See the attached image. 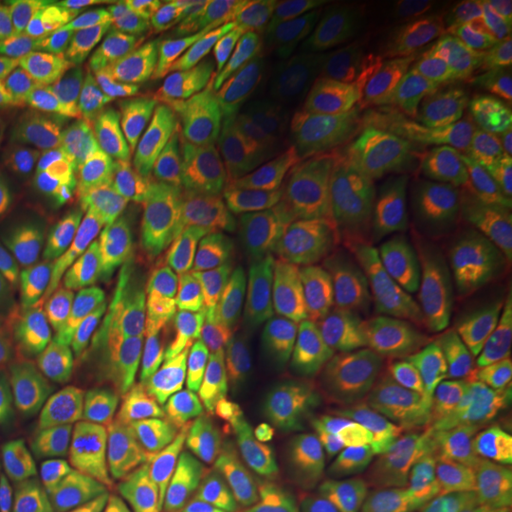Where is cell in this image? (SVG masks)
<instances>
[{
  "label": "cell",
  "mask_w": 512,
  "mask_h": 512,
  "mask_svg": "<svg viewBox=\"0 0 512 512\" xmlns=\"http://www.w3.org/2000/svg\"><path fill=\"white\" fill-rule=\"evenodd\" d=\"M365 374L304 363L287 408L283 492L296 512L319 511L355 475Z\"/></svg>",
  "instance_id": "obj_1"
},
{
  "label": "cell",
  "mask_w": 512,
  "mask_h": 512,
  "mask_svg": "<svg viewBox=\"0 0 512 512\" xmlns=\"http://www.w3.org/2000/svg\"><path fill=\"white\" fill-rule=\"evenodd\" d=\"M332 211L361 234L368 281L389 291H418L437 279L446 234L425 165L376 200Z\"/></svg>",
  "instance_id": "obj_2"
},
{
  "label": "cell",
  "mask_w": 512,
  "mask_h": 512,
  "mask_svg": "<svg viewBox=\"0 0 512 512\" xmlns=\"http://www.w3.org/2000/svg\"><path fill=\"white\" fill-rule=\"evenodd\" d=\"M363 372L372 384L439 391L454 372V348L429 289L389 291L363 283Z\"/></svg>",
  "instance_id": "obj_3"
},
{
  "label": "cell",
  "mask_w": 512,
  "mask_h": 512,
  "mask_svg": "<svg viewBox=\"0 0 512 512\" xmlns=\"http://www.w3.org/2000/svg\"><path fill=\"white\" fill-rule=\"evenodd\" d=\"M401 454L418 465L469 463L475 444L440 391L366 382L355 473L374 454Z\"/></svg>",
  "instance_id": "obj_4"
},
{
  "label": "cell",
  "mask_w": 512,
  "mask_h": 512,
  "mask_svg": "<svg viewBox=\"0 0 512 512\" xmlns=\"http://www.w3.org/2000/svg\"><path fill=\"white\" fill-rule=\"evenodd\" d=\"M355 255L357 241L348 220L329 207L311 215L270 298L266 329L277 348L291 355L300 351L313 315Z\"/></svg>",
  "instance_id": "obj_5"
},
{
  "label": "cell",
  "mask_w": 512,
  "mask_h": 512,
  "mask_svg": "<svg viewBox=\"0 0 512 512\" xmlns=\"http://www.w3.org/2000/svg\"><path fill=\"white\" fill-rule=\"evenodd\" d=\"M471 234L446 238L435 279L440 313L454 348V370L512 338V298L476 262Z\"/></svg>",
  "instance_id": "obj_6"
},
{
  "label": "cell",
  "mask_w": 512,
  "mask_h": 512,
  "mask_svg": "<svg viewBox=\"0 0 512 512\" xmlns=\"http://www.w3.org/2000/svg\"><path fill=\"white\" fill-rule=\"evenodd\" d=\"M427 145L429 126L420 116L406 118L380 139L344 145L332 154L308 198L329 209L376 200L416 173Z\"/></svg>",
  "instance_id": "obj_7"
},
{
  "label": "cell",
  "mask_w": 512,
  "mask_h": 512,
  "mask_svg": "<svg viewBox=\"0 0 512 512\" xmlns=\"http://www.w3.org/2000/svg\"><path fill=\"white\" fill-rule=\"evenodd\" d=\"M122 253L109 239L61 224L46 230L21 262V285L92 302L120 293Z\"/></svg>",
  "instance_id": "obj_8"
},
{
  "label": "cell",
  "mask_w": 512,
  "mask_h": 512,
  "mask_svg": "<svg viewBox=\"0 0 512 512\" xmlns=\"http://www.w3.org/2000/svg\"><path fill=\"white\" fill-rule=\"evenodd\" d=\"M317 116V86L302 82L270 97L236 124L205 139L228 160L275 169L293 164L310 145Z\"/></svg>",
  "instance_id": "obj_9"
},
{
  "label": "cell",
  "mask_w": 512,
  "mask_h": 512,
  "mask_svg": "<svg viewBox=\"0 0 512 512\" xmlns=\"http://www.w3.org/2000/svg\"><path fill=\"white\" fill-rule=\"evenodd\" d=\"M512 179V114L448 165L431 186L444 234L473 232L482 211Z\"/></svg>",
  "instance_id": "obj_10"
},
{
  "label": "cell",
  "mask_w": 512,
  "mask_h": 512,
  "mask_svg": "<svg viewBox=\"0 0 512 512\" xmlns=\"http://www.w3.org/2000/svg\"><path fill=\"white\" fill-rule=\"evenodd\" d=\"M188 268L196 291L228 321L260 323L262 300L239 247V224L228 217L205 220L190 239Z\"/></svg>",
  "instance_id": "obj_11"
},
{
  "label": "cell",
  "mask_w": 512,
  "mask_h": 512,
  "mask_svg": "<svg viewBox=\"0 0 512 512\" xmlns=\"http://www.w3.org/2000/svg\"><path fill=\"white\" fill-rule=\"evenodd\" d=\"M315 202L308 196H266L239 203V247L262 304L306 234Z\"/></svg>",
  "instance_id": "obj_12"
},
{
  "label": "cell",
  "mask_w": 512,
  "mask_h": 512,
  "mask_svg": "<svg viewBox=\"0 0 512 512\" xmlns=\"http://www.w3.org/2000/svg\"><path fill=\"white\" fill-rule=\"evenodd\" d=\"M118 296L128 304L152 348L156 336L200 294L183 251L158 238L124 262Z\"/></svg>",
  "instance_id": "obj_13"
},
{
  "label": "cell",
  "mask_w": 512,
  "mask_h": 512,
  "mask_svg": "<svg viewBox=\"0 0 512 512\" xmlns=\"http://www.w3.org/2000/svg\"><path fill=\"white\" fill-rule=\"evenodd\" d=\"M38 133L78 169L97 173L114 164L148 131L133 120L129 110L67 103L38 118Z\"/></svg>",
  "instance_id": "obj_14"
},
{
  "label": "cell",
  "mask_w": 512,
  "mask_h": 512,
  "mask_svg": "<svg viewBox=\"0 0 512 512\" xmlns=\"http://www.w3.org/2000/svg\"><path fill=\"white\" fill-rule=\"evenodd\" d=\"M158 401L164 421L186 423L209 452L236 439L256 408L255 399L232 384L222 370L179 380L160 391Z\"/></svg>",
  "instance_id": "obj_15"
},
{
  "label": "cell",
  "mask_w": 512,
  "mask_h": 512,
  "mask_svg": "<svg viewBox=\"0 0 512 512\" xmlns=\"http://www.w3.org/2000/svg\"><path fill=\"white\" fill-rule=\"evenodd\" d=\"M287 76L256 71L224 59L213 69L202 90L192 97L179 118L184 145H196L236 124L243 116L266 103Z\"/></svg>",
  "instance_id": "obj_16"
},
{
  "label": "cell",
  "mask_w": 512,
  "mask_h": 512,
  "mask_svg": "<svg viewBox=\"0 0 512 512\" xmlns=\"http://www.w3.org/2000/svg\"><path fill=\"white\" fill-rule=\"evenodd\" d=\"M230 321L202 296L192 300L154 340L156 393L188 376L222 370Z\"/></svg>",
  "instance_id": "obj_17"
},
{
  "label": "cell",
  "mask_w": 512,
  "mask_h": 512,
  "mask_svg": "<svg viewBox=\"0 0 512 512\" xmlns=\"http://www.w3.org/2000/svg\"><path fill=\"white\" fill-rule=\"evenodd\" d=\"M2 484L25 512H80L88 463L71 448L50 446L12 463Z\"/></svg>",
  "instance_id": "obj_18"
},
{
  "label": "cell",
  "mask_w": 512,
  "mask_h": 512,
  "mask_svg": "<svg viewBox=\"0 0 512 512\" xmlns=\"http://www.w3.org/2000/svg\"><path fill=\"white\" fill-rule=\"evenodd\" d=\"M304 361L277 348L260 323L230 321L222 372L256 403H289Z\"/></svg>",
  "instance_id": "obj_19"
},
{
  "label": "cell",
  "mask_w": 512,
  "mask_h": 512,
  "mask_svg": "<svg viewBox=\"0 0 512 512\" xmlns=\"http://www.w3.org/2000/svg\"><path fill=\"white\" fill-rule=\"evenodd\" d=\"M158 29L160 21L131 18L114 4H105L74 23L52 55L50 67L67 76L99 71L143 44Z\"/></svg>",
  "instance_id": "obj_20"
},
{
  "label": "cell",
  "mask_w": 512,
  "mask_h": 512,
  "mask_svg": "<svg viewBox=\"0 0 512 512\" xmlns=\"http://www.w3.org/2000/svg\"><path fill=\"white\" fill-rule=\"evenodd\" d=\"M363 298L357 260H353L330 291L306 330L313 363L363 372Z\"/></svg>",
  "instance_id": "obj_21"
},
{
  "label": "cell",
  "mask_w": 512,
  "mask_h": 512,
  "mask_svg": "<svg viewBox=\"0 0 512 512\" xmlns=\"http://www.w3.org/2000/svg\"><path fill=\"white\" fill-rule=\"evenodd\" d=\"M196 484L202 512L262 511L266 478L256 440L239 433L224 448L211 452Z\"/></svg>",
  "instance_id": "obj_22"
},
{
  "label": "cell",
  "mask_w": 512,
  "mask_h": 512,
  "mask_svg": "<svg viewBox=\"0 0 512 512\" xmlns=\"http://www.w3.org/2000/svg\"><path fill=\"white\" fill-rule=\"evenodd\" d=\"M471 54L473 50L469 44H459L429 59H423L399 80H395L389 88H385L384 92L370 103V107L363 110L359 118L344 129V133L338 139V145L368 143L391 133L418 109L431 86L442 74L454 69Z\"/></svg>",
  "instance_id": "obj_23"
},
{
  "label": "cell",
  "mask_w": 512,
  "mask_h": 512,
  "mask_svg": "<svg viewBox=\"0 0 512 512\" xmlns=\"http://www.w3.org/2000/svg\"><path fill=\"white\" fill-rule=\"evenodd\" d=\"M165 439V421L141 423L114 444L93 478L86 512H122L141 492Z\"/></svg>",
  "instance_id": "obj_24"
},
{
  "label": "cell",
  "mask_w": 512,
  "mask_h": 512,
  "mask_svg": "<svg viewBox=\"0 0 512 512\" xmlns=\"http://www.w3.org/2000/svg\"><path fill=\"white\" fill-rule=\"evenodd\" d=\"M433 54L420 52L410 55L401 63L378 71V73L361 74L355 78H340L329 80L317 88V116L315 128L311 135L310 145L306 148V158H321L327 156L338 147V139L353 120L359 118L370 103L389 88L395 80L404 73L416 67L423 59H429Z\"/></svg>",
  "instance_id": "obj_25"
},
{
  "label": "cell",
  "mask_w": 512,
  "mask_h": 512,
  "mask_svg": "<svg viewBox=\"0 0 512 512\" xmlns=\"http://www.w3.org/2000/svg\"><path fill=\"white\" fill-rule=\"evenodd\" d=\"M512 114V65H490L473 88L465 107L439 147L431 148L425 162V179L435 183L465 148Z\"/></svg>",
  "instance_id": "obj_26"
},
{
  "label": "cell",
  "mask_w": 512,
  "mask_h": 512,
  "mask_svg": "<svg viewBox=\"0 0 512 512\" xmlns=\"http://www.w3.org/2000/svg\"><path fill=\"white\" fill-rule=\"evenodd\" d=\"M167 160V141L160 131H154L137 139L114 164L97 171V177L116 196V200L133 217L141 220L154 238L164 236L156 217V202Z\"/></svg>",
  "instance_id": "obj_27"
},
{
  "label": "cell",
  "mask_w": 512,
  "mask_h": 512,
  "mask_svg": "<svg viewBox=\"0 0 512 512\" xmlns=\"http://www.w3.org/2000/svg\"><path fill=\"white\" fill-rule=\"evenodd\" d=\"M222 57V46L194 54L167 57L148 63L141 88L129 105V114L148 133L160 131L175 116L184 99L194 92L203 76Z\"/></svg>",
  "instance_id": "obj_28"
},
{
  "label": "cell",
  "mask_w": 512,
  "mask_h": 512,
  "mask_svg": "<svg viewBox=\"0 0 512 512\" xmlns=\"http://www.w3.org/2000/svg\"><path fill=\"white\" fill-rule=\"evenodd\" d=\"M224 202L226 198L211 190L200 177L186 148L175 145L156 202V217L165 239L184 251L209 213Z\"/></svg>",
  "instance_id": "obj_29"
},
{
  "label": "cell",
  "mask_w": 512,
  "mask_h": 512,
  "mask_svg": "<svg viewBox=\"0 0 512 512\" xmlns=\"http://www.w3.org/2000/svg\"><path fill=\"white\" fill-rule=\"evenodd\" d=\"M494 0H421L397 27L393 48L397 63L410 55L429 52L437 55L465 44L476 21Z\"/></svg>",
  "instance_id": "obj_30"
},
{
  "label": "cell",
  "mask_w": 512,
  "mask_h": 512,
  "mask_svg": "<svg viewBox=\"0 0 512 512\" xmlns=\"http://www.w3.org/2000/svg\"><path fill=\"white\" fill-rule=\"evenodd\" d=\"M73 344H90L131 370L150 378L154 374L147 334L118 294L84 302L74 325Z\"/></svg>",
  "instance_id": "obj_31"
},
{
  "label": "cell",
  "mask_w": 512,
  "mask_h": 512,
  "mask_svg": "<svg viewBox=\"0 0 512 512\" xmlns=\"http://www.w3.org/2000/svg\"><path fill=\"white\" fill-rule=\"evenodd\" d=\"M82 304L65 294L23 287L4 310L10 332L27 348L52 353L65 344Z\"/></svg>",
  "instance_id": "obj_32"
},
{
  "label": "cell",
  "mask_w": 512,
  "mask_h": 512,
  "mask_svg": "<svg viewBox=\"0 0 512 512\" xmlns=\"http://www.w3.org/2000/svg\"><path fill=\"white\" fill-rule=\"evenodd\" d=\"M207 446L183 421H175L165 435L145 486L122 512H162L198 469Z\"/></svg>",
  "instance_id": "obj_33"
},
{
  "label": "cell",
  "mask_w": 512,
  "mask_h": 512,
  "mask_svg": "<svg viewBox=\"0 0 512 512\" xmlns=\"http://www.w3.org/2000/svg\"><path fill=\"white\" fill-rule=\"evenodd\" d=\"M107 2L97 0H27L16 4L19 29L25 44L27 67L37 71L50 65L61 40L78 19L86 18Z\"/></svg>",
  "instance_id": "obj_34"
},
{
  "label": "cell",
  "mask_w": 512,
  "mask_h": 512,
  "mask_svg": "<svg viewBox=\"0 0 512 512\" xmlns=\"http://www.w3.org/2000/svg\"><path fill=\"white\" fill-rule=\"evenodd\" d=\"M50 207L69 219L86 224L105 226L133 236H154L141 220L133 217L116 200V196L97 177V173L90 171L80 169L61 184Z\"/></svg>",
  "instance_id": "obj_35"
},
{
  "label": "cell",
  "mask_w": 512,
  "mask_h": 512,
  "mask_svg": "<svg viewBox=\"0 0 512 512\" xmlns=\"http://www.w3.org/2000/svg\"><path fill=\"white\" fill-rule=\"evenodd\" d=\"M4 165L23 198V209L35 211L50 207L61 184L80 171L40 133L33 135Z\"/></svg>",
  "instance_id": "obj_36"
},
{
  "label": "cell",
  "mask_w": 512,
  "mask_h": 512,
  "mask_svg": "<svg viewBox=\"0 0 512 512\" xmlns=\"http://www.w3.org/2000/svg\"><path fill=\"white\" fill-rule=\"evenodd\" d=\"M382 4L384 2L374 0H348L323 10L300 38V50L308 63L321 65L359 46L365 38L368 19L382 8Z\"/></svg>",
  "instance_id": "obj_37"
},
{
  "label": "cell",
  "mask_w": 512,
  "mask_h": 512,
  "mask_svg": "<svg viewBox=\"0 0 512 512\" xmlns=\"http://www.w3.org/2000/svg\"><path fill=\"white\" fill-rule=\"evenodd\" d=\"M420 467L401 454H374L342 486L332 512H391L404 475Z\"/></svg>",
  "instance_id": "obj_38"
},
{
  "label": "cell",
  "mask_w": 512,
  "mask_h": 512,
  "mask_svg": "<svg viewBox=\"0 0 512 512\" xmlns=\"http://www.w3.org/2000/svg\"><path fill=\"white\" fill-rule=\"evenodd\" d=\"M69 370L76 382L109 397L118 412L139 403L152 382L150 376L110 359L90 344H71Z\"/></svg>",
  "instance_id": "obj_39"
},
{
  "label": "cell",
  "mask_w": 512,
  "mask_h": 512,
  "mask_svg": "<svg viewBox=\"0 0 512 512\" xmlns=\"http://www.w3.org/2000/svg\"><path fill=\"white\" fill-rule=\"evenodd\" d=\"M446 387L450 406L465 429L512 425V378L450 376Z\"/></svg>",
  "instance_id": "obj_40"
},
{
  "label": "cell",
  "mask_w": 512,
  "mask_h": 512,
  "mask_svg": "<svg viewBox=\"0 0 512 512\" xmlns=\"http://www.w3.org/2000/svg\"><path fill=\"white\" fill-rule=\"evenodd\" d=\"M469 488L446 465H421L397 486L391 512H463Z\"/></svg>",
  "instance_id": "obj_41"
},
{
  "label": "cell",
  "mask_w": 512,
  "mask_h": 512,
  "mask_svg": "<svg viewBox=\"0 0 512 512\" xmlns=\"http://www.w3.org/2000/svg\"><path fill=\"white\" fill-rule=\"evenodd\" d=\"M78 76H67L50 65L0 82V109L25 118H35L76 103Z\"/></svg>",
  "instance_id": "obj_42"
},
{
  "label": "cell",
  "mask_w": 512,
  "mask_h": 512,
  "mask_svg": "<svg viewBox=\"0 0 512 512\" xmlns=\"http://www.w3.org/2000/svg\"><path fill=\"white\" fill-rule=\"evenodd\" d=\"M188 156L205 184L226 200L230 196H251L272 190L277 184L275 169L247 167L228 160L209 141L188 147Z\"/></svg>",
  "instance_id": "obj_43"
},
{
  "label": "cell",
  "mask_w": 512,
  "mask_h": 512,
  "mask_svg": "<svg viewBox=\"0 0 512 512\" xmlns=\"http://www.w3.org/2000/svg\"><path fill=\"white\" fill-rule=\"evenodd\" d=\"M300 55L298 40L277 33L262 19L256 18L236 37L222 42V57L256 71L279 73Z\"/></svg>",
  "instance_id": "obj_44"
},
{
  "label": "cell",
  "mask_w": 512,
  "mask_h": 512,
  "mask_svg": "<svg viewBox=\"0 0 512 512\" xmlns=\"http://www.w3.org/2000/svg\"><path fill=\"white\" fill-rule=\"evenodd\" d=\"M488 67L490 63L484 57L471 54L454 69L442 74L431 86L425 101L433 126V148L439 147L448 131L456 124L478 78Z\"/></svg>",
  "instance_id": "obj_45"
},
{
  "label": "cell",
  "mask_w": 512,
  "mask_h": 512,
  "mask_svg": "<svg viewBox=\"0 0 512 512\" xmlns=\"http://www.w3.org/2000/svg\"><path fill=\"white\" fill-rule=\"evenodd\" d=\"M147 69L148 63L145 61L116 59L99 71L82 74L78 76L76 84V103L103 109L129 110Z\"/></svg>",
  "instance_id": "obj_46"
},
{
  "label": "cell",
  "mask_w": 512,
  "mask_h": 512,
  "mask_svg": "<svg viewBox=\"0 0 512 512\" xmlns=\"http://www.w3.org/2000/svg\"><path fill=\"white\" fill-rule=\"evenodd\" d=\"M213 46H222V35L215 19H184L158 29L152 37H148L143 44H139L128 54L122 55L120 59L152 63L167 57L194 54Z\"/></svg>",
  "instance_id": "obj_47"
},
{
  "label": "cell",
  "mask_w": 512,
  "mask_h": 512,
  "mask_svg": "<svg viewBox=\"0 0 512 512\" xmlns=\"http://www.w3.org/2000/svg\"><path fill=\"white\" fill-rule=\"evenodd\" d=\"M478 469L494 511L512 512V425L480 433Z\"/></svg>",
  "instance_id": "obj_48"
},
{
  "label": "cell",
  "mask_w": 512,
  "mask_h": 512,
  "mask_svg": "<svg viewBox=\"0 0 512 512\" xmlns=\"http://www.w3.org/2000/svg\"><path fill=\"white\" fill-rule=\"evenodd\" d=\"M473 54L484 57L490 65H512V0H494L492 8L476 21L467 42Z\"/></svg>",
  "instance_id": "obj_49"
},
{
  "label": "cell",
  "mask_w": 512,
  "mask_h": 512,
  "mask_svg": "<svg viewBox=\"0 0 512 512\" xmlns=\"http://www.w3.org/2000/svg\"><path fill=\"white\" fill-rule=\"evenodd\" d=\"M258 18L277 33L300 40L325 10L317 0H253Z\"/></svg>",
  "instance_id": "obj_50"
},
{
  "label": "cell",
  "mask_w": 512,
  "mask_h": 512,
  "mask_svg": "<svg viewBox=\"0 0 512 512\" xmlns=\"http://www.w3.org/2000/svg\"><path fill=\"white\" fill-rule=\"evenodd\" d=\"M471 251L480 268L488 274L495 285L512 298V251L495 238L494 234L480 226L471 234Z\"/></svg>",
  "instance_id": "obj_51"
},
{
  "label": "cell",
  "mask_w": 512,
  "mask_h": 512,
  "mask_svg": "<svg viewBox=\"0 0 512 512\" xmlns=\"http://www.w3.org/2000/svg\"><path fill=\"white\" fill-rule=\"evenodd\" d=\"M27 67L25 44L19 29L18 14L0 8V82L23 73Z\"/></svg>",
  "instance_id": "obj_52"
},
{
  "label": "cell",
  "mask_w": 512,
  "mask_h": 512,
  "mask_svg": "<svg viewBox=\"0 0 512 512\" xmlns=\"http://www.w3.org/2000/svg\"><path fill=\"white\" fill-rule=\"evenodd\" d=\"M25 404V391L18 368L0 344V435L18 421Z\"/></svg>",
  "instance_id": "obj_53"
},
{
  "label": "cell",
  "mask_w": 512,
  "mask_h": 512,
  "mask_svg": "<svg viewBox=\"0 0 512 512\" xmlns=\"http://www.w3.org/2000/svg\"><path fill=\"white\" fill-rule=\"evenodd\" d=\"M232 2H222V0H126L114 4L116 10L128 14L131 18L160 19L169 16V14H179L184 10H198V8H224L230 6Z\"/></svg>",
  "instance_id": "obj_54"
},
{
  "label": "cell",
  "mask_w": 512,
  "mask_h": 512,
  "mask_svg": "<svg viewBox=\"0 0 512 512\" xmlns=\"http://www.w3.org/2000/svg\"><path fill=\"white\" fill-rule=\"evenodd\" d=\"M38 133V120L0 110V162L6 164L19 148Z\"/></svg>",
  "instance_id": "obj_55"
},
{
  "label": "cell",
  "mask_w": 512,
  "mask_h": 512,
  "mask_svg": "<svg viewBox=\"0 0 512 512\" xmlns=\"http://www.w3.org/2000/svg\"><path fill=\"white\" fill-rule=\"evenodd\" d=\"M452 376H478V378H512V338L503 346L478 357L467 365L459 366Z\"/></svg>",
  "instance_id": "obj_56"
},
{
  "label": "cell",
  "mask_w": 512,
  "mask_h": 512,
  "mask_svg": "<svg viewBox=\"0 0 512 512\" xmlns=\"http://www.w3.org/2000/svg\"><path fill=\"white\" fill-rule=\"evenodd\" d=\"M484 228H488L495 238L505 243L512 251V202L495 207Z\"/></svg>",
  "instance_id": "obj_57"
},
{
  "label": "cell",
  "mask_w": 512,
  "mask_h": 512,
  "mask_svg": "<svg viewBox=\"0 0 512 512\" xmlns=\"http://www.w3.org/2000/svg\"><path fill=\"white\" fill-rule=\"evenodd\" d=\"M162 512H202L196 480H188L179 490V494L175 495V499Z\"/></svg>",
  "instance_id": "obj_58"
},
{
  "label": "cell",
  "mask_w": 512,
  "mask_h": 512,
  "mask_svg": "<svg viewBox=\"0 0 512 512\" xmlns=\"http://www.w3.org/2000/svg\"><path fill=\"white\" fill-rule=\"evenodd\" d=\"M12 209H23V198L16 184L12 183L6 165L0 162V213Z\"/></svg>",
  "instance_id": "obj_59"
},
{
  "label": "cell",
  "mask_w": 512,
  "mask_h": 512,
  "mask_svg": "<svg viewBox=\"0 0 512 512\" xmlns=\"http://www.w3.org/2000/svg\"><path fill=\"white\" fill-rule=\"evenodd\" d=\"M0 512H25L14 495L6 490V486L0 480Z\"/></svg>",
  "instance_id": "obj_60"
},
{
  "label": "cell",
  "mask_w": 512,
  "mask_h": 512,
  "mask_svg": "<svg viewBox=\"0 0 512 512\" xmlns=\"http://www.w3.org/2000/svg\"><path fill=\"white\" fill-rule=\"evenodd\" d=\"M6 260H8V245H6V241H4L2 234H0V279H2L4 268H6Z\"/></svg>",
  "instance_id": "obj_61"
}]
</instances>
